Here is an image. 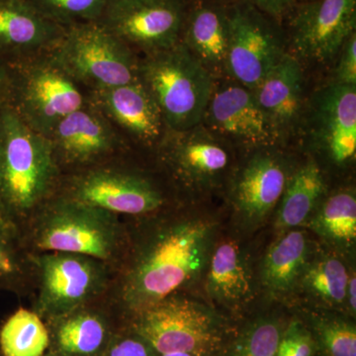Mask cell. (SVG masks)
Listing matches in <instances>:
<instances>
[{
	"mask_svg": "<svg viewBox=\"0 0 356 356\" xmlns=\"http://www.w3.org/2000/svg\"><path fill=\"white\" fill-rule=\"evenodd\" d=\"M152 229L122 281V304L130 317L194 284L217 242L218 222L204 215L166 220Z\"/></svg>",
	"mask_w": 356,
	"mask_h": 356,
	"instance_id": "obj_1",
	"label": "cell"
},
{
	"mask_svg": "<svg viewBox=\"0 0 356 356\" xmlns=\"http://www.w3.org/2000/svg\"><path fill=\"white\" fill-rule=\"evenodd\" d=\"M56 154L50 139L34 130L19 112L0 104V204L17 224L50 191Z\"/></svg>",
	"mask_w": 356,
	"mask_h": 356,
	"instance_id": "obj_2",
	"label": "cell"
},
{
	"mask_svg": "<svg viewBox=\"0 0 356 356\" xmlns=\"http://www.w3.org/2000/svg\"><path fill=\"white\" fill-rule=\"evenodd\" d=\"M139 79L172 132L202 123L216 81L180 42L146 54L139 62Z\"/></svg>",
	"mask_w": 356,
	"mask_h": 356,
	"instance_id": "obj_3",
	"label": "cell"
},
{
	"mask_svg": "<svg viewBox=\"0 0 356 356\" xmlns=\"http://www.w3.org/2000/svg\"><path fill=\"white\" fill-rule=\"evenodd\" d=\"M51 58L76 83L95 91L139 79V62L132 49L98 21L65 28Z\"/></svg>",
	"mask_w": 356,
	"mask_h": 356,
	"instance_id": "obj_4",
	"label": "cell"
},
{
	"mask_svg": "<svg viewBox=\"0 0 356 356\" xmlns=\"http://www.w3.org/2000/svg\"><path fill=\"white\" fill-rule=\"evenodd\" d=\"M125 325L147 339L159 355L218 351L229 332L216 310L177 293L131 316Z\"/></svg>",
	"mask_w": 356,
	"mask_h": 356,
	"instance_id": "obj_5",
	"label": "cell"
},
{
	"mask_svg": "<svg viewBox=\"0 0 356 356\" xmlns=\"http://www.w3.org/2000/svg\"><path fill=\"white\" fill-rule=\"evenodd\" d=\"M35 243L43 252L83 254L103 262L118 248V225L112 213L74 198L63 199L40 217Z\"/></svg>",
	"mask_w": 356,
	"mask_h": 356,
	"instance_id": "obj_6",
	"label": "cell"
},
{
	"mask_svg": "<svg viewBox=\"0 0 356 356\" xmlns=\"http://www.w3.org/2000/svg\"><path fill=\"white\" fill-rule=\"evenodd\" d=\"M11 104L34 130L49 137L58 122L86 105L76 81L50 58L11 65Z\"/></svg>",
	"mask_w": 356,
	"mask_h": 356,
	"instance_id": "obj_7",
	"label": "cell"
},
{
	"mask_svg": "<svg viewBox=\"0 0 356 356\" xmlns=\"http://www.w3.org/2000/svg\"><path fill=\"white\" fill-rule=\"evenodd\" d=\"M35 264L40 275L35 312L47 323L88 305L106 283L102 261L86 255L44 252Z\"/></svg>",
	"mask_w": 356,
	"mask_h": 356,
	"instance_id": "obj_8",
	"label": "cell"
},
{
	"mask_svg": "<svg viewBox=\"0 0 356 356\" xmlns=\"http://www.w3.org/2000/svg\"><path fill=\"white\" fill-rule=\"evenodd\" d=\"M264 15L252 4H238L228 10L227 76L250 90L286 54L280 33Z\"/></svg>",
	"mask_w": 356,
	"mask_h": 356,
	"instance_id": "obj_9",
	"label": "cell"
},
{
	"mask_svg": "<svg viewBox=\"0 0 356 356\" xmlns=\"http://www.w3.org/2000/svg\"><path fill=\"white\" fill-rule=\"evenodd\" d=\"M185 16L182 0H110L98 22L131 49L149 54L179 43Z\"/></svg>",
	"mask_w": 356,
	"mask_h": 356,
	"instance_id": "obj_10",
	"label": "cell"
},
{
	"mask_svg": "<svg viewBox=\"0 0 356 356\" xmlns=\"http://www.w3.org/2000/svg\"><path fill=\"white\" fill-rule=\"evenodd\" d=\"M356 0H310L290 21L291 54L297 60L330 62L355 33Z\"/></svg>",
	"mask_w": 356,
	"mask_h": 356,
	"instance_id": "obj_11",
	"label": "cell"
},
{
	"mask_svg": "<svg viewBox=\"0 0 356 356\" xmlns=\"http://www.w3.org/2000/svg\"><path fill=\"white\" fill-rule=\"evenodd\" d=\"M202 124L227 142L248 147L269 149L281 143L252 90L234 81H215Z\"/></svg>",
	"mask_w": 356,
	"mask_h": 356,
	"instance_id": "obj_12",
	"label": "cell"
},
{
	"mask_svg": "<svg viewBox=\"0 0 356 356\" xmlns=\"http://www.w3.org/2000/svg\"><path fill=\"white\" fill-rule=\"evenodd\" d=\"M166 138L163 156L175 177L192 191H210L226 179L232 163L229 142L202 123Z\"/></svg>",
	"mask_w": 356,
	"mask_h": 356,
	"instance_id": "obj_13",
	"label": "cell"
},
{
	"mask_svg": "<svg viewBox=\"0 0 356 356\" xmlns=\"http://www.w3.org/2000/svg\"><path fill=\"white\" fill-rule=\"evenodd\" d=\"M271 149L257 151L232 180V206L248 227L259 226L277 207L289 179L286 163Z\"/></svg>",
	"mask_w": 356,
	"mask_h": 356,
	"instance_id": "obj_14",
	"label": "cell"
},
{
	"mask_svg": "<svg viewBox=\"0 0 356 356\" xmlns=\"http://www.w3.org/2000/svg\"><path fill=\"white\" fill-rule=\"evenodd\" d=\"M112 214L145 215L156 211L163 195L147 178L116 170H96L77 180L72 197Z\"/></svg>",
	"mask_w": 356,
	"mask_h": 356,
	"instance_id": "obj_15",
	"label": "cell"
},
{
	"mask_svg": "<svg viewBox=\"0 0 356 356\" xmlns=\"http://www.w3.org/2000/svg\"><path fill=\"white\" fill-rule=\"evenodd\" d=\"M312 135L337 165L356 156V86L332 81L316 95L312 107Z\"/></svg>",
	"mask_w": 356,
	"mask_h": 356,
	"instance_id": "obj_16",
	"label": "cell"
},
{
	"mask_svg": "<svg viewBox=\"0 0 356 356\" xmlns=\"http://www.w3.org/2000/svg\"><path fill=\"white\" fill-rule=\"evenodd\" d=\"M65 30L29 0H0V58L9 67L32 51L53 49Z\"/></svg>",
	"mask_w": 356,
	"mask_h": 356,
	"instance_id": "obj_17",
	"label": "cell"
},
{
	"mask_svg": "<svg viewBox=\"0 0 356 356\" xmlns=\"http://www.w3.org/2000/svg\"><path fill=\"white\" fill-rule=\"evenodd\" d=\"M303 83L301 63L286 53L252 90L281 142L296 130L303 117Z\"/></svg>",
	"mask_w": 356,
	"mask_h": 356,
	"instance_id": "obj_18",
	"label": "cell"
},
{
	"mask_svg": "<svg viewBox=\"0 0 356 356\" xmlns=\"http://www.w3.org/2000/svg\"><path fill=\"white\" fill-rule=\"evenodd\" d=\"M95 92L110 118L136 140L152 145L161 139L166 127L163 115L140 79Z\"/></svg>",
	"mask_w": 356,
	"mask_h": 356,
	"instance_id": "obj_19",
	"label": "cell"
},
{
	"mask_svg": "<svg viewBox=\"0 0 356 356\" xmlns=\"http://www.w3.org/2000/svg\"><path fill=\"white\" fill-rule=\"evenodd\" d=\"M204 275L209 298L229 310L242 308L254 297V273L247 254L235 241H217Z\"/></svg>",
	"mask_w": 356,
	"mask_h": 356,
	"instance_id": "obj_20",
	"label": "cell"
},
{
	"mask_svg": "<svg viewBox=\"0 0 356 356\" xmlns=\"http://www.w3.org/2000/svg\"><path fill=\"white\" fill-rule=\"evenodd\" d=\"M229 41L228 10L199 3L185 16L180 43L215 79L227 74Z\"/></svg>",
	"mask_w": 356,
	"mask_h": 356,
	"instance_id": "obj_21",
	"label": "cell"
},
{
	"mask_svg": "<svg viewBox=\"0 0 356 356\" xmlns=\"http://www.w3.org/2000/svg\"><path fill=\"white\" fill-rule=\"evenodd\" d=\"M56 156L70 163H86L113 149V130L100 112L84 105L58 122L49 135Z\"/></svg>",
	"mask_w": 356,
	"mask_h": 356,
	"instance_id": "obj_22",
	"label": "cell"
},
{
	"mask_svg": "<svg viewBox=\"0 0 356 356\" xmlns=\"http://www.w3.org/2000/svg\"><path fill=\"white\" fill-rule=\"evenodd\" d=\"M50 350L63 356H98L118 327L106 314L88 305L48 322Z\"/></svg>",
	"mask_w": 356,
	"mask_h": 356,
	"instance_id": "obj_23",
	"label": "cell"
},
{
	"mask_svg": "<svg viewBox=\"0 0 356 356\" xmlns=\"http://www.w3.org/2000/svg\"><path fill=\"white\" fill-rule=\"evenodd\" d=\"M311 257L310 241L305 232L297 229L283 232L264 255L261 268L262 286L274 297L290 294L298 286Z\"/></svg>",
	"mask_w": 356,
	"mask_h": 356,
	"instance_id": "obj_24",
	"label": "cell"
},
{
	"mask_svg": "<svg viewBox=\"0 0 356 356\" xmlns=\"http://www.w3.org/2000/svg\"><path fill=\"white\" fill-rule=\"evenodd\" d=\"M325 193V182L320 165L315 159H308L290 175L278 204L276 229L283 233L305 224Z\"/></svg>",
	"mask_w": 356,
	"mask_h": 356,
	"instance_id": "obj_25",
	"label": "cell"
},
{
	"mask_svg": "<svg viewBox=\"0 0 356 356\" xmlns=\"http://www.w3.org/2000/svg\"><path fill=\"white\" fill-rule=\"evenodd\" d=\"M350 273L337 255L325 254L313 259L307 264L300 278V286L312 299L329 311H346V286Z\"/></svg>",
	"mask_w": 356,
	"mask_h": 356,
	"instance_id": "obj_26",
	"label": "cell"
},
{
	"mask_svg": "<svg viewBox=\"0 0 356 356\" xmlns=\"http://www.w3.org/2000/svg\"><path fill=\"white\" fill-rule=\"evenodd\" d=\"M312 231L334 247L346 248L356 240L355 191H341L327 196L312 215Z\"/></svg>",
	"mask_w": 356,
	"mask_h": 356,
	"instance_id": "obj_27",
	"label": "cell"
},
{
	"mask_svg": "<svg viewBox=\"0 0 356 356\" xmlns=\"http://www.w3.org/2000/svg\"><path fill=\"white\" fill-rule=\"evenodd\" d=\"M286 325L270 315L250 318L229 332L216 356H275Z\"/></svg>",
	"mask_w": 356,
	"mask_h": 356,
	"instance_id": "obj_28",
	"label": "cell"
},
{
	"mask_svg": "<svg viewBox=\"0 0 356 356\" xmlns=\"http://www.w3.org/2000/svg\"><path fill=\"white\" fill-rule=\"evenodd\" d=\"M49 348L48 327L35 311L18 309L0 325V356H43Z\"/></svg>",
	"mask_w": 356,
	"mask_h": 356,
	"instance_id": "obj_29",
	"label": "cell"
},
{
	"mask_svg": "<svg viewBox=\"0 0 356 356\" xmlns=\"http://www.w3.org/2000/svg\"><path fill=\"white\" fill-rule=\"evenodd\" d=\"M351 318L331 311L301 318L315 339L316 356H356V325Z\"/></svg>",
	"mask_w": 356,
	"mask_h": 356,
	"instance_id": "obj_30",
	"label": "cell"
},
{
	"mask_svg": "<svg viewBox=\"0 0 356 356\" xmlns=\"http://www.w3.org/2000/svg\"><path fill=\"white\" fill-rule=\"evenodd\" d=\"M47 18L67 28L102 18L110 0H29Z\"/></svg>",
	"mask_w": 356,
	"mask_h": 356,
	"instance_id": "obj_31",
	"label": "cell"
},
{
	"mask_svg": "<svg viewBox=\"0 0 356 356\" xmlns=\"http://www.w3.org/2000/svg\"><path fill=\"white\" fill-rule=\"evenodd\" d=\"M317 346L301 318H293L285 327L275 356H316Z\"/></svg>",
	"mask_w": 356,
	"mask_h": 356,
	"instance_id": "obj_32",
	"label": "cell"
},
{
	"mask_svg": "<svg viewBox=\"0 0 356 356\" xmlns=\"http://www.w3.org/2000/svg\"><path fill=\"white\" fill-rule=\"evenodd\" d=\"M151 343L128 325L118 327L98 356H159Z\"/></svg>",
	"mask_w": 356,
	"mask_h": 356,
	"instance_id": "obj_33",
	"label": "cell"
},
{
	"mask_svg": "<svg viewBox=\"0 0 356 356\" xmlns=\"http://www.w3.org/2000/svg\"><path fill=\"white\" fill-rule=\"evenodd\" d=\"M22 275V262L13 241L0 235V287H17Z\"/></svg>",
	"mask_w": 356,
	"mask_h": 356,
	"instance_id": "obj_34",
	"label": "cell"
},
{
	"mask_svg": "<svg viewBox=\"0 0 356 356\" xmlns=\"http://www.w3.org/2000/svg\"><path fill=\"white\" fill-rule=\"evenodd\" d=\"M339 58L334 72V83L356 86V34L346 40L339 53Z\"/></svg>",
	"mask_w": 356,
	"mask_h": 356,
	"instance_id": "obj_35",
	"label": "cell"
},
{
	"mask_svg": "<svg viewBox=\"0 0 356 356\" xmlns=\"http://www.w3.org/2000/svg\"><path fill=\"white\" fill-rule=\"evenodd\" d=\"M250 2L261 13L280 19L292 8L295 0H250Z\"/></svg>",
	"mask_w": 356,
	"mask_h": 356,
	"instance_id": "obj_36",
	"label": "cell"
},
{
	"mask_svg": "<svg viewBox=\"0 0 356 356\" xmlns=\"http://www.w3.org/2000/svg\"><path fill=\"white\" fill-rule=\"evenodd\" d=\"M11 67L0 58V104L10 100Z\"/></svg>",
	"mask_w": 356,
	"mask_h": 356,
	"instance_id": "obj_37",
	"label": "cell"
},
{
	"mask_svg": "<svg viewBox=\"0 0 356 356\" xmlns=\"http://www.w3.org/2000/svg\"><path fill=\"white\" fill-rule=\"evenodd\" d=\"M0 235L13 242L18 236L17 224L9 217L1 204H0Z\"/></svg>",
	"mask_w": 356,
	"mask_h": 356,
	"instance_id": "obj_38",
	"label": "cell"
},
{
	"mask_svg": "<svg viewBox=\"0 0 356 356\" xmlns=\"http://www.w3.org/2000/svg\"><path fill=\"white\" fill-rule=\"evenodd\" d=\"M346 311L351 318H355L356 312V277L355 273L350 274L346 286Z\"/></svg>",
	"mask_w": 356,
	"mask_h": 356,
	"instance_id": "obj_39",
	"label": "cell"
},
{
	"mask_svg": "<svg viewBox=\"0 0 356 356\" xmlns=\"http://www.w3.org/2000/svg\"><path fill=\"white\" fill-rule=\"evenodd\" d=\"M218 351H175L159 356H216Z\"/></svg>",
	"mask_w": 356,
	"mask_h": 356,
	"instance_id": "obj_40",
	"label": "cell"
},
{
	"mask_svg": "<svg viewBox=\"0 0 356 356\" xmlns=\"http://www.w3.org/2000/svg\"><path fill=\"white\" fill-rule=\"evenodd\" d=\"M43 356H63V355H60V353H56V351L51 350H50V348H49V350L47 351V353H44V355Z\"/></svg>",
	"mask_w": 356,
	"mask_h": 356,
	"instance_id": "obj_41",
	"label": "cell"
},
{
	"mask_svg": "<svg viewBox=\"0 0 356 356\" xmlns=\"http://www.w3.org/2000/svg\"><path fill=\"white\" fill-rule=\"evenodd\" d=\"M303 1H310V0H303Z\"/></svg>",
	"mask_w": 356,
	"mask_h": 356,
	"instance_id": "obj_42",
	"label": "cell"
}]
</instances>
